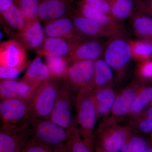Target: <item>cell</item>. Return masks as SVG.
<instances>
[{"label": "cell", "instance_id": "22", "mask_svg": "<svg viewBox=\"0 0 152 152\" xmlns=\"http://www.w3.org/2000/svg\"><path fill=\"white\" fill-rule=\"evenodd\" d=\"M113 79L112 68L104 60L99 59L94 61V89L104 87H112Z\"/></svg>", "mask_w": 152, "mask_h": 152}, {"label": "cell", "instance_id": "19", "mask_svg": "<svg viewBox=\"0 0 152 152\" xmlns=\"http://www.w3.org/2000/svg\"><path fill=\"white\" fill-rule=\"evenodd\" d=\"M51 79L46 64L43 62L41 57L38 56L29 64L20 80L37 88L42 83Z\"/></svg>", "mask_w": 152, "mask_h": 152}, {"label": "cell", "instance_id": "9", "mask_svg": "<svg viewBox=\"0 0 152 152\" xmlns=\"http://www.w3.org/2000/svg\"><path fill=\"white\" fill-rule=\"evenodd\" d=\"M144 83L137 80L120 91L117 94L110 113L103 119L109 122L118 123L128 115L133 102Z\"/></svg>", "mask_w": 152, "mask_h": 152}, {"label": "cell", "instance_id": "18", "mask_svg": "<svg viewBox=\"0 0 152 152\" xmlns=\"http://www.w3.org/2000/svg\"><path fill=\"white\" fill-rule=\"evenodd\" d=\"M75 12L77 15L94 21L107 27L123 32L122 27L113 17L94 8L84 0L79 3Z\"/></svg>", "mask_w": 152, "mask_h": 152}, {"label": "cell", "instance_id": "42", "mask_svg": "<svg viewBox=\"0 0 152 152\" xmlns=\"http://www.w3.org/2000/svg\"><path fill=\"white\" fill-rule=\"evenodd\" d=\"M150 139H151V142L152 144V132L151 133V137H150Z\"/></svg>", "mask_w": 152, "mask_h": 152}, {"label": "cell", "instance_id": "32", "mask_svg": "<svg viewBox=\"0 0 152 152\" xmlns=\"http://www.w3.org/2000/svg\"><path fill=\"white\" fill-rule=\"evenodd\" d=\"M147 141L142 136L134 133L120 152H142L148 146Z\"/></svg>", "mask_w": 152, "mask_h": 152}, {"label": "cell", "instance_id": "41", "mask_svg": "<svg viewBox=\"0 0 152 152\" xmlns=\"http://www.w3.org/2000/svg\"><path fill=\"white\" fill-rule=\"evenodd\" d=\"M149 8L150 11L151 12L152 11V0H150L149 2Z\"/></svg>", "mask_w": 152, "mask_h": 152}, {"label": "cell", "instance_id": "20", "mask_svg": "<svg viewBox=\"0 0 152 152\" xmlns=\"http://www.w3.org/2000/svg\"><path fill=\"white\" fill-rule=\"evenodd\" d=\"M72 46V42L66 39L46 37L42 46L35 51L40 57L68 56Z\"/></svg>", "mask_w": 152, "mask_h": 152}, {"label": "cell", "instance_id": "21", "mask_svg": "<svg viewBox=\"0 0 152 152\" xmlns=\"http://www.w3.org/2000/svg\"><path fill=\"white\" fill-rule=\"evenodd\" d=\"M98 118L107 116L111 111L117 94L112 87L94 89L92 91Z\"/></svg>", "mask_w": 152, "mask_h": 152}, {"label": "cell", "instance_id": "11", "mask_svg": "<svg viewBox=\"0 0 152 152\" xmlns=\"http://www.w3.org/2000/svg\"><path fill=\"white\" fill-rule=\"evenodd\" d=\"M104 46L98 39L85 38L72 44L68 56L69 63L79 61H95L103 55Z\"/></svg>", "mask_w": 152, "mask_h": 152}, {"label": "cell", "instance_id": "10", "mask_svg": "<svg viewBox=\"0 0 152 152\" xmlns=\"http://www.w3.org/2000/svg\"><path fill=\"white\" fill-rule=\"evenodd\" d=\"M28 64L26 48L17 40L1 43L0 66L24 69Z\"/></svg>", "mask_w": 152, "mask_h": 152}, {"label": "cell", "instance_id": "27", "mask_svg": "<svg viewBox=\"0 0 152 152\" xmlns=\"http://www.w3.org/2000/svg\"><path fill=\"white\" fill-rule=\"evenodd\" d=\"M129 125L134 129L145 134L152 132V107L147 108L136 116L129 118Z\"/></svg>", "mask_w": 152, "mask_h": 152}, {"label": "cell", "instance_id": "8", "mask_svg": "<svg viewBox=\"0 0 152 152\" xmlns=\"http://www.w3.org/2000/svg\"><path fill=\"white\" fill-rule=\"evenodd\" d=\"M94 62L79 61L71 63L68 67L64 80L72 91L80 90H94Z\"/></svg>", "mask_w": 152, "mask_h": 152}, {"label": "cell", "instance_id": "13", "mask_svg": "<svg viewBox=\"0 0 152 152\" xmlns=\"http://www.w3.org/2000/svg\"><path fill=\"white\" fill-rule=\"evenodd\" d=\"M44 28L47 37L63 38L72 43L87 37L76 29L70 16L45 22Z\"/></svg>", "mask_w": 152, "mask_h": 152}, {"label": "cell", "instance_id": "1", "mask_svg": "<svg viewBox=\"0 0 152 152\" xmlns=\"http://www.w3.org/2000/svg\"><path fill=\"white\" fill-rule=\"evenodd\" d=\"M134 129L130 125H121L103 120L93 136L94 145L109 152H119Z\"/></svg>", "mask_w": 152, "mask_h": 152}, {"label": "cell", "instance_id": "28", "mask_svg": "<svg viewBox=\"0 0 152 152\" xmlns=\"http://www.w3.org/2000/svg\"><path fill=\"white\" fill-rule=\"evenodd\" d=\"M132 0H115L111 7V15L117 21L122 22L131 16L133 7Z\"/></svg>", "mask_w": 152, "mask_h": 152}, {"label": "cell", "instance_id": "44", "mask_svg": "<svg viewBox=\"0 0 152 152\" xmlns=\"http://www.w3.org/2000/svg\"><path fill=\"white\" fill-rule=\"evenodd\" d=\"M151 16L152 18V11L151 12Z\"/></svg>", "mask_w": 152, "mask_h": 152}, {"label": "cell", "instance_id": "39", "mask_svg": "<svg viewBox=\"0 0 152 152\" xmlns=\"http://www.w3.org/2000/svg\"><path fill=\"white\" fill-rule=\"evenodd\" d=\"M94 152H109L105 151L99 147L95 146Z\"/></svg>", "mask_w": 152, "mask_h": 152}, {"label": "cell", "instance_id": "5", "mask_svg": "<svg viewBox=\"0 0 152 152\" xmlns=\"http://www.w3.org/2000/svg\"><path fill=\"white\" fill-rule=\"evenodd\" d=\"M63 81L56 100L48 119L67 130L71 139L80 133L78 128L75 126L72 114L73 91L67 83Z\"/></svg>", "mask_w": 152, "mask_h": 152}, {"label": "cell", "instance_id": "4", "mask_svg": "<svg viewBox=\"0 0 152 152\" xmlns=\"http://www.w3.org/2000/svg\"><path fill=\"white\" fill-rule=\"evenodd\" d=\"M28 123L31 138L50 148L61 146L70 138L67 130L50 120L34 119Z\"/></svg>", "mask_w": 152, "mask_h": 152}, {"label": "cell", "instance_id": "7", "mask_svg": "<svg viewBox=\"0 0 152 152\" xmlns=\"http://www.w3.org/2000/svg\"><path fill=\"white\" fill-rule=\"evenodd\" d=\"M30 137L28 122L3 124L0 130V152H20Z\"/></svg>", "mask_w": 152, "mask_h": 152}, {"label": "cell", "instance_id": "6", "mask_svg": "<svg viewBox=\"0 0 152 152\" xmlns=\"http://www.w3.org/2000/svg\"><path fill=\"white\" fill-rule=\"evenodd\" d=\"M104 60L120 78L128 64L133 58L130 41L122 34L111 37L104 46Z\"/></svg>", "mask_w": 152, "mask_h": 152}, {"label": "cell", "instance_id": "24", "mask_svg": "<svg viewBox=\"0 0 152 152\" xmlns=\"http://www.w3.org/2000/svg\"><path fill=\"white\" fill-rule=\"evenodd\" d=\"M45 59L51 78L57 80H64L70 64L68 56H48L45 57Z\"/></svg>", "mask_w": 152, "mask_h": 152}, {"label": "cell", "instance_id": "31", "mask_svg": "<svg viewBox=\"0 0 152 152\" xmlns=\"http://www.w3.org/2000/svg\"><path fill=\"white\" fill-rule=\"evenodd\" d=\"M40 0H15L14 3L26 17L28 23L39 19Z\"/></svg>", "mask_w": 152, "mask_h": 152}, {"label": "cell", "instance_id": "15", "mask_svg": "<svg viewBox=\"0 0 152 152\" xmlns=\"http://www.w3.org/2000/svg\"><path fill=\"white\" fill-rule=\"evenodd\" d=\"M70 17L76 29L87 37L98 39L111 37L123 34V32L107 27L94 21L77 15L75 12Z\"/></svg>", "mask_w": 152, "mask_h": 152}, {"label": "cell", "instance_id": "36", "mask_svg": "<svg viewBox=\"0 0 152 152\" xmlns=\"http://www.w3.org/2000/svg\"><path fill=\"white\" fill-rule=\"evenodd\" d=\"M22 71L20 69L0 66L1 80H13L16 78L18 77Z\"/></svg>", "mask_w": 152, "mask_h": 152}, {"label": "cell", "instance_id": "43", "mask_svg": "<svg viewBox=\"0 0 152 152\" xmlns=\"http://www.w3.org/2000/svg\"><path fill=\"white\" fill-rule=\"evenodd\" d=\"M149 107H152V100L151 101V102H150L149 105Z\"/></svg>", "mask_w": 152, "mask_h": 152}, {"label": "cell", "instance_id": "38", "mask_svg": "<svg viewBox=\"0 0 152 152\" xmlns=\"http://www.w3.org/2000/svg\"><path fill=\"white\" fill-rule=\"evenodd\" d=\"M56 152H67L65 144L57 148Z\"/></svg>", "mask_w": 152, "mask_h": 152}, {"label": "cell", "instance_id": "12", "mask_svg": "<svg viewBox=\"0 0 152 152\" xmlns=\"http://www.w3.org/2000/svg\"><path fill=\"white\" fill-rule=\"evenodd\" d=\"M29 103L19 99L1 100L0 116L3 124H19L27 122Z\"/></svg>", "mask_w": 152, "mask_h": 152}, {"label": "cell", "instance_id": "29", "mask_svg": "<svg viewBox=\"0 0 152 152\" xmlns=\"http://www.w3.org/2000/svg\"><path fill=\"white\" fill-rule=\"evenodd\" d=\"M133 58L138 62L150 59L152 56V42L140 39L130 41Z\"/></svg>", "mask_w": 152, "mask_h": 152}, {"label": "cell", "instance_id": "23", "mask_svg": "<svg viewBox=\"0 0 152 152\" xmlns=\"http://www.w3.org/2000/svg\"><path fill=\"white\" fill-rule=\"evenodd\" d=\"M1 14L8 26L15 30V34L22 31L27 26L26 17L15 3L5 10L1 12Z\"/></svg>", "mask_w": 152, "mask_h": 152}, {"label": "cell", "instance_id": "33", "mask_svg": "<svg viewBox=\"0 0 152 152\" xmlns=\"http://www.w3.org/2000/svg\"><path fill=\"white\" fill-rule=\"evenodd\" d=\"M136 73L137 80L140 81L144 83L147 80H152V60L138 62Z\"/></svg>", "mask_w": 152, "mask_h": 152}, {"label": "cell", "instance_id": "14", "mask_svg": "<svg viewBox=\"0 0 152 152\" xmlns=\"http://www.w3.org/2000/svg\"><path fill=\"white\" fill-rule=\"evenodd\" d=\"M75 0H40L38 17L45 22L69 17L75 12Z\"/></svg>", "mask_w": 152, "mask_h": 152}, {"label": "cell", "instance_id": "3", "mask_svg": "<svg viewBox=\"0 0 152 152\" xmlns=\"http://www.w3.org/2000/svg\"><path fill=\"white\" fill-rule=\"evenodd\" d=\"M93 91L80 90L75 100L76 119L82 137L93 138L96 124L99 119Z\"/></svg>", "mask_w": 152, "mask_h": 152}, {"label": "cell", "instance_id": "34", "mask_svg": "<svg viewBox=\"0 0 152 152\" xmlns=\"http://www.w3.org/2000/svg\"><path fill=\"white\" fill-rule=\"evenodd\" d=\"M20 152H56V148H50L30 137L27 143Z\"/></svg>", "mask_w": 152, "mask_h": 152}, {"label": "cell", "instance_id": "2", "mask_svg": "<svg viewBox=\"0 0 152 152\" xmlns=\"http://www.w3.org/2000/svg\"><path fill=\"white\" fill-rule=\"evenodd\" d=\"M59 81L51 79L37 88L29 103L27 122L34 119H48L59 92Z\"/></svg>", "mask_w": 152, "mask_h": 152}, {"label": "cell", "instance_id": "26", "mask_svg": "<svg viewBox=\"0 0 152 152\" xmlns=\"http://www.w3.org/2000/svg\"><path fill=\"white\" fill-rule=\"evenodd\" d=\"M134 33L140 39L152 42V18L138 15L133 17L131 23Z\"/></svg>", "mask_w": 152, "mask_h": 152}, {"label": "cell", "instance_id": "25", "mask_svg": "<svg viewBox=\"0 0 152 152\" xmlns=\"http://www.w3.org/2000/svg\"><path fill=\"white\" fill-rule=\"evenodd\" d=\"M152 99V86L144 83L136 96L128 115L133 118L147 108Z\"/></svg>", "mask_w": 152, "mask_h": 152}, {"label": "cell", "instance_id": "40", "mask_svg": "<svg viewBox=\"0 0 152 152\" xmlns=\"http://www.w3.org/2000/svg\"><path fill=\"white\" fill-rule=\"evenodd\" d=\"M142 152H152V146H148V148Z\"/></svg>", "mask_w": 152, "mask_h": 152}, {"label": "cell", "instance_id": "17", "mask_svg": "<svg viewBox=\"0 0 152 152\" xmlns=\"http://www.w3.org/2000/svg\"><path fill=\"white\" fill-rule=\"evenodd\" d=\"M40 21L37 19L28 23L22 31L15 35V39L20 42L26 49L35 51L39 49L46 37Z\"/></svg>", "mask_w": 152, "mask_h": 152}, {"label": "cell", "instance_id": "37", "mask_svg": "<svg viewBox=\"0 0 152 152\" xmlns=\"http://www.w3.org/2000/svg\"><path fill=\"white\" fill-rule=\"evenodd\" d=\"M15 0H0V11L1 12L5 10L12 4Z\"/></svg>", "mask_w": 152, "mask_h": 152}, {"label": "cell", "instance_id": "16", "mask_svg": "<svg viewBox=\"0 0 152 152\" xmlns=\"http://www.w3.org/2000/svg\"><path fill=\"white\" fill-rule=\"evenodd\" d=\"M37 89L20 80H1L0 97L1 100L16 99L30 102Z\"/></svg>", "mask_w": 152, "mask_h": 152}, {"label": "cell", "instance_id": "35", "mask_svg": "<svg viewBox=\"0 0 152 152\" xmlns=\"http://www.w3.org/2000/svg\"><path fill=\"white\" fill-rule=\"evenodd\" d=\"M94 8L107 15H111L110 5L105 0H84ZM110 15V16H111Z\"/></svg>", "mask_w": 152, "mask_h": 152}, {"label": "cell", "instance_id": "30", "mask_svg": "<svg viewBox=\"0 0 152 152\" xmlns=\"http://www.w3.org/2000/svg\"><path fill=\"white\" fill-rule=\"evenodd\" d=\"M67 152H94L95 145L93 138L76 136L66 142Z\"/></svg>", "mask_w": 152, "mask_h": 152}]
</instances>
